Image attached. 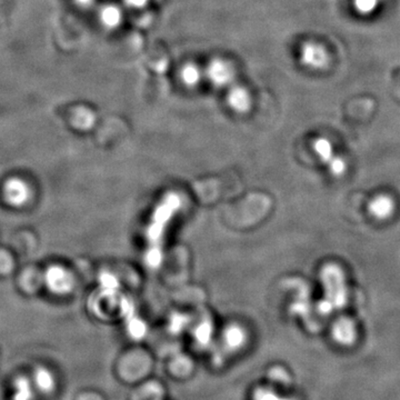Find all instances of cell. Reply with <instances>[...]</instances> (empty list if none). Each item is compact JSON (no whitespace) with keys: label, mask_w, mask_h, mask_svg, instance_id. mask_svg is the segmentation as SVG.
I'll return each mask as SVG.
<instances>
[{"label":"cell","mask_w":400,"mask_h":400,"mask_svg":"<svg viewBox=\"0 0 400 400\" xmlns=\"http://www.w3.org/2000/svg\"><path fill=\"white\" fill-rule=\"evenodd\" d=\"M6 199L13 206H20L28 199L29 188L24 182L11 180L6 182L4 188Z\"/></svg>","instance_id":"ba28073f"},{"label":"cell","mask_w":400,"mask_h":400,"mask_svg":"<svg viewBox=\"0 0 400 400\" xmlns=\"http://www.w3.org/2000/svg\"><path fill=\"white\" fill-rule=\"evenodd\" d=\"M78 1H81V3H83V4H89V3H91V1H93V0H78Z\"/></svg>","instance_id":"ffe728a7"},{"label":"cell","mask_w":400,"mask_h":400,"mask_svg":"<svg viewBox=\"0 0 400 400\" xmlns=\"http://www.w3.org/2000/svg\"><path fill=\"white\" fill-rule=\"evenodd\" d=\"M205 78L219 88L230 86L235 81V71L233 66L226 60L216 59L211 60L205 69Z\"/></svg>","instance_id":"277c9868"},{"label":"cell","mask_w":400,"mask_h":400,"mask_svg":"<svg viewBox=\"0 0 400 400\" xmlns=\"http://www.w3.org/2000/svg\"><path fill=\"white\" fill-rule=\"evenodd\" d=\"M334 339L339 345L351 346L355 343L357 338V330L355 324L351 319L341 318L334 325Z\"/></svg>","instance_id":"52a82bcc"},{"label":"cell","mask_w":400,"mask_h":400,"mask_svg":"<svg viewBox=\"0 0 400 400\" xmlns=\"http://www.w3.org/2000/svg\"><path fill=\"white\" fill-rule=\"evenodd\" d=\"M180 198L177 197L175 194H169L155 211L153 225H151L148 229L151 248L147 254V261L151 267H157L161 263V237L164 234L167 221L170 220L175 211L180 208Z\"/></svg>","instance_id":"6da1fadb"},{"label":"cell","mask_w":400,"mask_h":400,"mask_svg":"<svg viewBox=\"0 0 400 400\" xmlns=\"http://www.w3.org/2000/svg\"><path fill=\"white\" fill-rule=\"evenodd\" d=\"M328 167H329L331 174L335 175V176H341V175L345 172L346 163L341 157L335 156L333 160L330 161L329 164H328Z\"/></svg>","instance_id":"ac0fdd59"},{"label":"cell","mask_w":400,"mask_h":400,"mask_svg":"<svg viewBox=\"0 0 400 400\" xmlns=\"http://www.w3.org/2000/svg\"><path fill=\"white\" fill-rule=\"evenodd\" d=\"M102 21L108 28H116L122 21V13L116 6H108L102 11Z\"/></svg>","instance_id":"4fadbf2b"},{"label":"cell","mask_w":400,"mask_h":400,"mask_svg":"<svg viewBox=\"0 0 400 400\" xmlns=\"http://www.w3.org/2000/svg\"><path fill=\"white\" fill-rule=\"evenodd\" d=\"M47 283L52 290L63 294L73 287V277L64 268L52 267L47 273Z\"/></svg>","instance_id":"8992f818"},{"label":"cell","mask_w":400,"mask_h":400,"mask_svg":"<svg viewBox=\"0 0 400 400\" xmlns=\"http://www.w3.org/2000/svg\"><path fill=\"white\" fill-rule=\"evenodd\" d=\"M252 400H295L291 398L283 397L278 392L267 387L256 388L252 392Z\"/></svg>","instance_id":"2e32d148"},{"label":"cell","mask_w":400,"mask_h":400,"mask_svg":"<svg viewBox=\"0 0 400 400\" xmlns=\"http://www.w3.org/2000/svg\"><path fill=\"white\" fill-rule=\"evenodd\" d=\"M369 213L377 219H387L395 211V203L392 197L387 195H380L375 197L369 203Z\"/></svg>","instance_id":"9c48e42d"},{"label":"cell","mask_w":400,"mask_h":400,"mask_svg":"<svg viewBox=\"0 0 400 400\" xmlns=\"http://www.w3.org/2000/svg\"><path fill=\"white\" fill-rule=\"evenodd\" d=\"M126 3L131 8L143 9L151 3V0H126Z\"/></svg>","instance_id":"d6986e66"},{"label":"cell","mask_w":400,"mask_h":400,"mask_svg":"<svg viewBox=\"0 0 400 400\" xmlns=\"http://www.w3.org/2000/svg\"><path fill=\"white\" fill-rule=\"evenodd\" d=\"M380 3V0H353V7L359 15L368 16L376 11Z\"/></svg>","instance_id":"e0dca14e"},{"label":"cell","mask_w":400,"mask_h":400,"mask_svg":"<svg viewBox=\"0 0 400 400\" xmlns=\"http://www.w3.org/2000/svg\"><path fill=\"white\" fill-rule=\"evenodd\" d=\"M204 78H205V71H201L199 66L195 64H187L180 71V79L188 88L199 86Z\"/></svg>","instance_id":"30bf717a"},{"label":"cell","mask_w":400,"mask_h":400,"mask_svg":"<svg viewBox=\"0 0 400 400\" xmlns=\"http://www.w3.org/2000/svg\"><path fill=\"white\" fill-rule=\"evenodd\" d=\"M33 388L29 380L25 377H19L15 382L13 400H32Z\"/></svg>","instance_id":"9a60e30c"},{"label":"cell","mask_w":400,"mask_h":400,"mask_svg":"<svg viewBox=\"0 0 400 400\" xmlns=\"http://www.w3.org/2000/svg\"><path fill=\"white\" fill-rule=\"evenodd\" d=\"M300 63L314 71H322L329 65V52L318 42H305L299 54Z\"/></svg>","instance_id":"3957f363"},{"label":"cell","mask_w":400,"mask_h":400,"mask_svg":"<svg viewBox=\"0 0 400 400\" xmlns=\"http://www.w3.org/2000/svg\"><path fill=\"white\" fill-rule=\"evenodd\" d=\"M35 384L42 392H52L55 388V380L52 372L46 368H38L35 372Z\"/></svg>","instance_id":"8fae6325"},{"label":"cell","mask_w":400,"mask_h":400,"mask_svg":"<svg viewBox=\"0 0 400 400\" xmlns=\"http://www.w3.org/2000/svg\"><path fill=\"white\" fill-rule=\"evenodd\" d=\"M227 104L237 114H247L252 108V98L248 89L242 86H230L227 93Z\"/></svg>","instance_id":"5b68a950"},{"label":"cell","mask_w":400,"mask_h":400,"mask_svg":"<svg viewBox=\"0 0 400 400\" xmlns=\"http://www.w3.org/2000/svg\"><path fill=\"white\" fill-rule=\"evenodd\" d=\"M314 149L325 164H329L334 159L333 146L326 138H318L314 143Z\"/></svg>","instance_id":"5bb4252c"},{"label":"cell","mask_w":400,"mask_h":400,"mask_svg":"<svg viewBox=\"0 0 400 400\" xmlns=\"http://www.w3.org/2000/svg\"><path fill=\"white\" fill-rule=\"evenodd\" d=\"M225 341H226L229 348L232 351H236L244 345L245 341H246V336H245L242 328L233 326V327L228 328L225 333Z\"/></svg>","instance_id":"7c38bea8"},{"label":"cell","mask_w":400,"mask_h":400,"mask_svg":"<svg viewBox=\"0 0 400 400\" xmlns=\"http://www.w3.org/2000/svg\"><path fill=\"white\" fill-rule=\"evenodd\" d=\"M322 281L325 286V299L320 302L319 310L322 314H331L335 310H341L347 302L348 291L346 287L345 275L339 266H325L322 271Z\"/></svg>","instance_id":"7a4b0ae2"}]
</instances>
